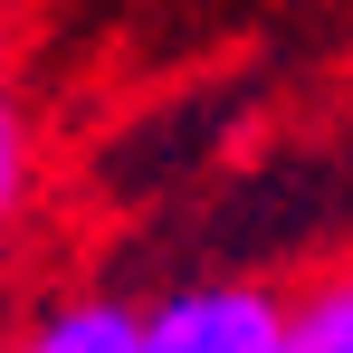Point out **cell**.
<instances>
[{
  "mask_svg": "<svg viewBox=\"0 0 353 353\" xmlns=\"http://www.w3.org/2000/svg\"><path fill=\"white\" fill-rule=\"evenodd\" d=\"M296 353H353V258L296 296Z\"/></svg>",
  "mask_w": 353,
  "mask_h": 353,
  "instance_id": "4",
  "label": "cell"
},
{
  "mask_svg": "<svg viewBox=\"0 0 353 353\" xmlns=\"http://www.w3.org/2000/svg\"><path fill=\"white\" fill-rule=\"evenodd\" d=\"M134 353H296V296L258 277H201L143 305Z\"/></svg>",
  "mask_w": 353,
  "mask_h": 353,
  "instance_id": "1",
  "label": "cell"
},
{
  "mask_svg": "<svg viewBox=\"0 0 353 353\" xmlns=\"http://www.w3.org/2000/svg\"><path fill=\"white\" fill-rule=\"evenodd\" d=\"M29 191H39V143H29V105H19V86L0 67V248L29 220Z\"/></svg>",
  "mask_w": 353,
  "mask_h": 353,
  "instance_id": "3",
  "label": "cell"
},
{
  "mask_svg": "<svg viewBox=\"0 0 353 353\" xmlns=\"http://www.w3.org/2000/svg\"><path fill=\"white\" fill-rule=\"evenodd\" d=\"M134 325H143V305L115 287H58L48 305H29L0 353H134Z\"/></svg>",
  "mask_w": 353,
  "mask_h": 353,
  "instance_id": "2",
  "label": "cell"
}]
</instances>
